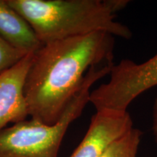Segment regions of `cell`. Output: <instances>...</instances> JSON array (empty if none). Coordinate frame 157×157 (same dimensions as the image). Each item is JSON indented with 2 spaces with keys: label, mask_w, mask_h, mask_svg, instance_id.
<instances>
[{
  "label": "cell",
  "mask_w": 157,
  "mask_h": 157,
  "mask_svg": "<svg viewBox=\"0 0 157 157\" xmlns=\"http://www.w3.org/2000/svg\"><path fill=\"white\" fill-rule=\"evenodd\" d=\"M111 66L104 64L90 68L81 88L54 124L25 119L0 131V157H58L68 128L90 103V89L98 80L109 75Z\"/></svg>",
  "instance_id": "cell-3"
},
{
  "label": "cell",
  "mask_w": 157,
  "mask_h": 157,
  "mask_svg": "<svg viewBox=\"0 0 157 157\" xmlns=\"http://www.w3.org/2000/svg\"><path fill=\"white\" fill-rule=\"evenodd\" d=\"M142 135L140 129L133 127L114 141L100 157H137Z\"/></svg>",
  "instance_id": "cell-8"
},
{
  "label": "cell",
  "mask_w": 157,
  "mask_h": 157,
  "mask_svg": "<svg viewBox=\"0 0 157 157\" xmlns=\"http://www.w3.org/2000/svg\"><path fill=\"white\" fill-rule=\"evenodd\" d=\"M152 130L154 138L157 143V98L154 102L152 112Z\"/></svg>",
  "instance_id": "cell-10"
},
{
  "label": "cell",
  "mask_w": 157,
  "mask_h": 157,
  "mask_svg": "<svg viewBox=\"0 0 157 157\" xmlns=\"http://www.w3.org/2000/svg\"><path fill=\"white\" fill-rule=\"evenodd\" d=\"M113 48L114 36L101 31L43 44L34 52L24 86L31 119L56 124L90 68L112 63Z\"/></svg>",
  "instance_id": "cell-1"
},
{
  "label": "cell",
  "mask_w": 157,
  "mask_h": 157,
  "mask_svg": "<svg viewBox=\"0 0 157 157\" xmlns=\"http://www.w3.org/2000/svg\"><path fill=\"white\" fill-rule=\"evenodd\" d=\"M0 36L27 53L36 52L43 45L31 25L7 0H0Z\"/></svg>",
  "instance_id": "cell-7"
},
{
  "label": "cell",
  "mask_w": 157,
  "mask_h": 157,
  "mask_svg": "<svg viewBox=\"0 0 157 157\" xmlns=\"http://www.w3.org/2000/svg\"><path fill=\"white\" fill-rule=\"evenodd\" d=\"M28 54L13 47L0 36V74L14 66Z\"/></svg>",
  "instance_id": "cell-9"
},
{
  "label": "cell",
  "mask_w": 157,
  "mask_h": 157,
  "mask_svg": "<svg viewBox=\"0 0 157 157\" xmlns=\"http://www.w3.org/2000/svg\"><path fill=\"white\" fill-rule=\"evenodd\" d=\"M34 55V52L26 55L0 74V131L10 123L20 122L28 117L24 86Z\"/></svg>",
  "instance_id": "cell-6"
},
{
  "label": "cell",
  "mask_w": 157,
  "mask_h": 157,
  "mask_svg": "<svg viewBox=\"0 0 157 157\" xmlns=\"http://www.w3.org/2000/svg\"><path fill=\"white\" fill-rule=\"evenodd\" d=\"M132 128L133 122L128 111H96L83 140L70 157H100Z\"/></svg>",
  "instance_id": "cell-5"
},
{
  "label": "cell",
  "mask_w": 157,
  "mask_h": 157,
  "mask_svg": "<svg viewBox=\"0 0 157 157\" xmlns=\"http://www.w3.org/2000/svg\"><path fill=\"white\" fill-rule=\"evenodd\" d=\"M28 22L42 44L94 32L130 39L132 31L116 21L127 0H7Z\"/></svg>",
  "instance_id": "cell-2"
},
{
  "label": "cell",
  "mask_w": 157,
  "mask_h": 157,
  "mask_svg": "<svg viewBox=\"0 0 157 157\" xmlns=\"http://www.w3.org/2000/svg\"><path fill=\"white\" fill-rule=\"evenodd\" d=\"M109 75L106 83L91 91L90 103L96 111H127L138 96L157 86V52L140 63L129 59L113 63Z\"/></svg>",
  "instance_id": "cell-4"
}]
</instances>
